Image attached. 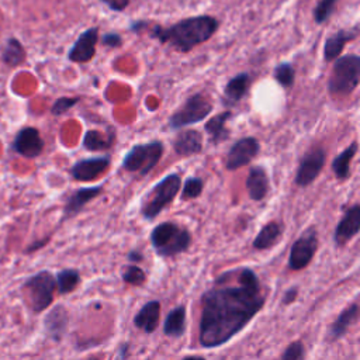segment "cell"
I'll list each match as a JSON object with an SVG mask.
<instances>
[{
    "instance_id": "cell-1",
    "label": "cell",
    "mask_w": 360,
    "mask_h": 360,
    "mask_svg": "<svg viewBox=\"0 0 360 360\" xmlns=\"http://www.w3.org/2000/svg\"><path fill=\"white\" fill-rule=\"evenodd\" d=\"M266 302L259 276L250 267L221 273L201 295L198 342L205 349L225 345L256 316Z\"/></svg>"
},
{
    "instance_id": "cell-2",
    "label": "cell",
    "mask_w": 360,
    "mask_h": 360,
    "mask_svg": "<svg viewBox=\"0 0 360 360\" xmlns=\"http://www.w3.org/2000/svg\"><path fill=\"white\" fill-rule=\"evenodd\" d=\"M219 21L210 14H200L179 20L169 27L156 24L148 25V35L150 39L173 48L177 52L187 53L195 46L207 42L218 30Z\"/></svg>"
},
{
    "instance_id": "cell-3",
    "label": "cell",
    "mask_w": 360,
    "mask_h": 360,
    "mask_svg": "<svg viewBox=\"0 0 360 360\" xmlns=\"http://www.w3.org/2000/svg\"><path fill=\"white\" fill-rule=\"evenodd\" d=\"M150 245L160 257H174L188 250L191 233L187 228L176 222L165 221L158 224L150 232Z\"/></svg>"
},
{
    "instance_id": "cell-4",
    "label": "cell",
    "mask_w": 360,
    "mask_h": 360,
    "mask_svg": "<svg viewBox=\"0 0 360 360\" xmlns=\"http://www.w3.org/2000/svg\"><path fill=\"white\" fill-rule=\"evenodd\" d=\"M360 83V56L349 53L333 60L328 80V91L332 97H349Z\"/></svg>"
},
{
    "instance_id": "cell-5",
    "label": "cell",
    "mask_w": 360,
    "mask_h": 360,
    "mask_svg": "<svg viewBox=\"0 0 360 360\" xmlns=\"http://www.w3.org/2000/svg\"><path fill=\"white\" fill-rule=\"evenodd\" d=\"M181 177L179 173H169L155 183L141 200V215L146 221H153L179 194Z\"/></svg>"
},
{
    "instance_id": "cell-6",
    "label": "cell",
    "mask_w": 360,
    "mask_h": 360,
    "mask_svg": "<svg viewBox=\"0 0 360 360\" xmlns=\"http://www.w3.org/2000/svg\"><path fill=\"white\" fill-rule=\"evenodd\" d=\"M56 290L55 276L49 270H41L30 276L21 285V294L28 308L39 314L45 311L53 301Z\"/></svg>"
},
{
    "instance_id": "cell-7",
    "label": "cell",
    "mask_w": 360,
    "mask_h": 360,
    "mask_svg": "<svg viewBox=\"0 0 360 360\" xmlns=\"http://www.w3.org/2000/svg\"><path fill=\"white\" fill-rule=\"evenodd\" d=\"M163 152L165 145L159 139H153L146 143H135L124 156L121 167L128 173H135L139 177H145L158 166Z\"/></svg>"
},
{
    "instance_id": "cell-8",
    "label": "cell",
    "mask_w": 360,
    "mask_h": 360,
    "mask_svg": "<svg viewBox=\"0 0 360 360\" xmlns=\"http://www.w3.org/2000/svg\"><path fill=\"white\" fill-rule=\"evenodd\" d=\"M212 103L202 93H194L169 117V127L172 129H184L204 121L212 112Z\"/></svg>"
},
{
    "instance_id": "cell-9",
    "label": "cell",
    "mask_w": 360,
    "mask_h": 360,
    "mask_svg": "<svg viewBox=\"0 0 360 360\" xmlns=\"http://www.w3.org/2000/svg\"><path fill=\"white\" fill-rule=\"evenodd\" d=\"M319 245L318 238V229L315 226H308L298 239L294 240V243L290 248L288 253V269L298 271L305 269L314 259Z\"/></svg>"
},
{
    "instance_id": "cell-10",
    "label": "cell",
    "mask_w": 360,
    "mask_h": 360,
    "mask_svg": "<svg viewBox=\"0 0 360 360\" xmlns=\"http://www.w3.org/2000/svg\"><path fill=\"white\" fill-rule=\"evenodd\" d=\"M326 162V150L321 145H312L300 158L294 183L298 187L311 186L321 174Z\"/></svg>"
},
{
    "instance_id": "cell-11",
    "label": "cell",
    "mask_w": 360,
    "mask_h": 360,
    "mask_svg": "<svg viewBox=\"0 0 360 360\" xmlns=\"http://www.w3.org/2000/svg\"><path fill=\"white\" fill-rule=\"evenodd\" d=\"M260 152V142L255 136H243L232 143L225 158V169L229 172L248 166Z\"/></svg>"
},
{
    "instance_id": "cell-12",
    "label": "cell",
    "mask_w": 360,
    "mask_h": 360,
    "mask_svg": "<svg viewBox=\"0 0 360 360\" xmlns=\"http://www.w3.org/2000/svg\"><path fill=\"white\" fill-rule=\"evenodd\" d=\"M45 148V142L39 134V129L35 127H22L11 142V150L22 158L35 159L38 158Z\"/></svg>"
},
{
    "instance_id": "cell-13",
    "label": "cell",
    "mask_w": 360,
    "mask_h": 360,
    "mask_svg": "<svg viewBox=\"0 0 360 360\" xmlns=\"http://www.w3.org/2000/svg\"><path fill=\"white\" fill-rule=\"evenodd\" d=\"M111 165V155H100V156H91L76 160L70 169L69 173L73 180L76 181H91L97 177H100Z\"/></svg>"
},
{
    "instance_id": "cell-14",
    "label": "cell",
    "mask_w": 360,
    "mask_h": 360,
    "mask_svg": "<svg viewBox=\"0 0 360 360\" xmlns=\"http://www.w3.org/2000/svg\"><path fill=\"white\" fill-rule=\"evenodd\" d=\"M98 27H89L84 30L68 52V59L73 63H89L96 55V46L98 42Z\"/></svg>"
},
{
    "instance_id": "cell-15",
    "label": "cell",
    "mask_w": 360,
    "mask_h": 360,
    "mask_svg": "<svg viewBox=\"0 0 360 360\" xmlns=\"http://www.w3.org/2000/svg\"><path fill=\"white\" fill-rule=\"evenodd\" d=\"M360 232V204H353L346 208L343 217L333 231V242L336 248L345 246Z\"/></svg>"
},
{
    "instance_id": "cell-16",
    "label": "cell",
    "mask_w": 360,
    "mask_h": 360,
    "mask_svg": "<svg viewBox=\"0 0 360 360\" xmlns=\"http://www.w3.org/2000/svg\"><path fill=\"white\" fill-rule=\"evenodd\" d=\"M103 186H91V187H80L70 193L63 205L62 219H70L76 217L90 201L97 198L103 193Z\"/></svg>"
},
{
    "instance_id": "cell-17",
    "label": "cell",
    "mask_w": 360,
    "mask_h": 360,
    "mask_svg": "<svg viewBox=\"0 0 360 360\" xmlns=\"http://www.w3.org/2000/svg\"><path fill=\"white\" fill-rule=\"evenodd\" d=\"M359 37V27L354 25L349 30H338L325 38L323 42V60L333 62L338 59L345 49L346 44L357 39Z\"/></svg>"
},
{
    "instance_id": "cell-18",
    "label": "cell",
    "mask_w": 360,
    "mask_h": 360,
    "mask_svg": "<svg viewBox=\"0 0 360 360\" xmlns=\"http://www.w3.org/2000/svg\"><path fill=\"white\" fill-rule=\"evenodd\" d=\"M69 314L63 305H55L44 318V329L49 339L60 342L68 330Z\"/></svg>"
},
{
    "instance_id": "cell-19",
    "label": "cell",
    "mask_w": 360,
    "mask_h": 360,
    "mask_svg": "<svg viewBox=\"0 0 360 360\" xmlns=\"http://www.w3.org/2000/svg\"><path fill=\"white\" fill-rule=\"evenodd\" d=\"M176 155L181 158L194 156L202 152V134L198 129H181L173 141Z\"/></svg>"
},
{
    "instance_id": "cell-20",
    "label": "cell",
    "mask_w": 360,
    "mask_h": 360,
    "mask_svg": "<svg viewBox=\"0 0 360 360\" xmlns=\"http://www.w3.org/2000/svg\"><path fill=\"white\" fill-rule=\"evenodd\" d=\"M245 186L250 200L253 201L264 200L270 188V181H269L266 169L263 166H250Z\"/></svg>"
},
{
    "instance_id": "cell-21",
    "label": "cell",
    "mask_w": 360,
    "mask_h": 360,
    "mask_svg": "<svg viewBox=\"0 0 360 360\" xmlns=\"http://www.w3.org/2000/svg\"><path fill=\"white\" fill-rule=\"evenodd\" d=\"M232 115L233 112L231 110H225L215 114L204 124V131L208 135V142L211 145H219L231 136V131L226 127V122L232 118Z\"/></svg>"
},
{
    "instance_id": "cell-22",
    "label": "cell",
    "mask_w": 360,
    "mask_h": 360,
    "mask_svg": "<svg viewBox=\"0 0 360 360\" xmlns=\"http://www.w3.org/2000/svg\"><path fill=\"white\" fill-rule=\"evenodd\" d=\"M160 319V302L152 300L145 302L134 316V325L145 333H153Z\"/></svg>"
},
{
    "instance_id": "cell-23",
    "label": "cell",
    "mask_w": 360,
    "mask_h": 360,
    "mask_svg": "<svg viewBox=\"0 0 360 360\" xmlns=\"http://www.w3.org/2000/svg\"><path fill=\"white\" fill-rule=\"evenodd\" d=\"M252 84V76L248 72L238 73L232 76L224 87V98L228 105L239 103L249 91Z\"/></svg>"
},
{
    "instance_id": "cell-24",
    "label": "cell",
    "mask_w": 360,
    "mask_h": 360,
    "mask_svg": "<svg viewBox=\"0 0 360 360\" xmlns=\"http://www.w3.org/2000/svg\"><path fill=\"white\" fill-rule=\"evenodd\" d=\"M359 318V304L353 302L349 307H346L339 316L332 322V325L329 326L328 330V339L330 342L339 340L343 335H346V332L349 330V328L356 323Z\"/></svg>"
},
{
    "instance_id": "cell-25",
    "label": "cell",
    "mask_w": 360,
    "mask_h": 360,
    "mask_svg": "<svg viewBox=\"0 0 360 360\" xmlns=\"http://www.w3.org/2000/svg\"><path fill=\"white\" fill-rule=\"evenodd\" d=\"M115 142V128L110 127L107 134H101L97 129H87L82 146L89 152H105L114 146Z\"/></svg>"
},
{
    "instance_id": "cell-26",
    "label": "cell",
    "mask_w": 360,
    "mask_h": 360,
    "mask_svg": "<svg viewBox=\"0 0 360 360\" xmlns=\"http://www.w3.org/2000/svg\"><path fill=\"white\" fill-rule=\"evenodd\" d=\"M283 235V225L277 221H270L262 226L259 233L255 236L252 246L256 250H267L276 246Z\"/></svg>"
},
{
    "instance_id": "cell-27",
    "label": "cell",
    "mask_w": 360,
    "mask_h": 360,
    "mask_svg": "<svg viewBox=\"0 0 360 360\" xmlns=\"http://www.w3.org/2000/svg\"><path fill=\"white\" fill-rule=\"evenodd\" d=\"M359 149V143L353 141L339 155H336L330 163V169L338 180H347L350 177V165Z\"/></svg>"
},
{
    "instance_id": "cell-28",
    "label": "cell",
    "mask_w": 360,
    "mask_h": 360,
    "mask_svg": "<svg viewBox=\"0 0 360 360\" xmlns=\"http://www.w3.org/2000/svg\"><path fill=\"white\" fill-rule=\"evenodd\" d=\"M186 332V307L173 308L165 318L163 333L169 338H180Z\"/></svg>"
},
{
    "instance_id": "cell-29",
    "label": "cell",
    "mask_w": 360,
    "mask_h": 360,
    "mask_svg": "<svg viewBox=\"0 0 360 360\" xmlns=\"http://www.w3.org/2000/svg\"><path fill=\"white\" fill-rule=\"evenodd\" d=\"M25 59H27V52H25L22 44L20 42V39L15 37H8L6 39L4 48L1 51L3 63L10 68H17V66L22 65L25 62Z\"/></svg>"
},
{
    "instance_id": "cell-30",
    "label": "cell",
    "mask_w": 360,
    "mask_h": 360,
    "mask_svg": "<svg viewBox=\"0 0 360 360\" xmlns=\"http://www.w3.org/2000/svg\"><path fill=\"white\" fill-rule=\"evenodd\" d=\"M56 290L59 294L65 295L76 290L80 283V273L76 269H62L55 276Z\"/></svg>"
},
{
    "instance_id": "cell-31",
    "label": "cell",
    "mask_w": 360,
    "mask_h": 360,
    "mask_svg": "<svg viewBox=\"0 0 360 360\" xmlns=\"http://www.w3.org/2000/svg\"><path fill=\"white\" fill-rule=\"evenodd\" d=\"M273 77L283 89H291L295 83V69L292 63L290 62L278 63L273 70Z\"/></svg>"
},
{
    "instance_id": "cell-32",
    "label": "cell",
    "mask_w": 360,
    "mask_h": 360,
    "mask_svg": "<svg viewBox=\"0 0 360 360\" xmlns=\"http://www.w3.org/2000/svg\"><path fill=\"white\" fill-rule=\"evenodd\" d=\"M204 190V181L201 177H187L186 181L181 184V193H180V198L183 201H190V200H195L201 195Z\"/></svg>"
},
{
    "instance_id": "cell-33",
    "label": "cell",
    "mask_w": 360,
    "mask_h": 360,
    "mask_svg": "<svg viewBox=\"0 0 360 360\" xmlns=\"http://www.w3.org/2000/svg\"><path fill=\"white\" fill-rule=\"evenodd\" d=\"M339 0H318L314 10H312V18L318 25L325 24L330 15L333 14L336 4Z\"/></svg>"
},
{
    "instance_id": "cell-34",
    "label": "cell",
    "mask_w": 360,
    "mask_h": 360,
    "mask_svg": "<svg viewBox=\"0 0 360 360\" xmlns=\"http://www.w3.org/2000/svg\"><path fill=\"white\" fill-rule=\"evenodd\" d=\"M122 281L131 285H142L146 280L145 271L136 264H128L122 269Z\"/></svg>"
},
{
    "instance_id": "cell-35",
    "label": "cell",
    "mask_w": 360,
    "mask_h": 360,
    "mask_svg": "<svg viewBox=\"0 0 360 360\" xmlns=\"http://www.w3.org/2000/svg\"><path fill=\"white\" fill-rule=\"evenodd\" d=\"M79 101H80V96H75V97L62 96L53 101V104L51 107V114L53 117H60V115L66 114L69 110H72Z\"/></svg>"
},
{
    "instance_id": "cell-36",
    "label": "cell",
    "mask_w": 360,
    "mask_h": 360,
    "mask_svg": "<svg viewBox=\"0 0 360 360\" xmlns=\"http://www.w3.org/2000/svg\"><path fill=\"white\" fill-rule=\"evenodd\" d=\"M304 354H305V347L302 342L294 340L284 349L281 360H304Z\"/></svg>"
},
{
    "instance_id": "cell-37",
    "label": "cell",
    "mask_w": 360,
    "mask_h": 360,
    "mask_svg": "<svg viewBox=\"0 0 360 360\" xmlns=\"http://www.w3.org/2000/svg\"><path fill=\"white\" fill-rule=\"evenodd\" d=\"M98 41L101 42L103 46L110 48V49H115L120 48L122 45V37L118 32H105L101 35V38H98Z\"/></svg>"
},
{
    "instance_id": "cell-38",
    "label": "cell",
    "mask_w": 360,
    "mask_h": 360,
    "mask_svg": "<svg viewBox=\"0 0 360 360\" xmlns=\"http://www.w3.org/2000/svg\"><path fill=\"white\" fill-rule=\"evenodd\" d=\"M100 1L104 3L110 10L117 11V13L124 11L129 4V0H100Z\"/></svg>"
},
{
    "instance_id": "cell-39",
    "label": "cell",
    "mask_w": 360,
    "mask_h": 360,
    "mask_svg": "<svg viewBox=\"0 0 360 360\" xmlns=\"http://www.w3.org/2000/svg\"><path fill=\"white\" fill-rule=\"evenodd\" d=\"M297 297H298V287H290L288 290H285V292L283 294V298H281V302L284 304V305H290V304H292L295 300H297Z\"/></svg>"
},
{
    "instance_id": "cell-40",
    "label": "cell",
    "mask_w": 360,
    "mask_h": 360,
    "mask_svg": "<svg viewBox=\"0 0 360 360\" xmlns=\"http://www.w3.org/2000/svg\"><path fill=\"white\" fill-rule=\"evenodd\" d=\"M127 259H128L129 262H132V263H139V262H142V260H143V255H142V252H141V250H138V249H132V250H129V252H128Z\"/></svg>"
},
{
    "instance_id": "cell-41",
    "label": "cell",
    "mask_w": 360,
    "mask_h": 360,
    "mask_svg": "<svg viewBox=\"0 0 360 360\" xmlns=\"http://www.w3.org/2000/svg\"><path fill=\"white\" fill-rule=\"evenodd\" d=\"M48 239L49 238H46V239H42V240H37V242H34V243H31L27 249H25V253H31V252H35V250H38V249H41L46 242H48Z\"/></svg>"
},
{
    "instance_id": "cell-42",
    "label": "cell",
    "mask_w": 360,
    "mask_h": 360,
    "mask_svg": "<svg viewBox=\"0 0 360 360\" xmlns=\"http://www.w3.org/2000/svg\"><path fill=\"white\" fill-rule=\"evenodd\" d=\"M183 360H205V359L198 354H191V356H184Z\"/></svg>"
}]
</instances>
